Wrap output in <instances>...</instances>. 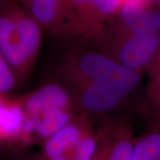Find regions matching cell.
Returning <instances> with one entry per match:
<instances>
[{
	"label": "cell",
	"mask_w": 160,
	"mask_h": 160,
	"mask_svg": "<svg viewBox=\"0 0 160 160\" xmlns=\"http://www.w3.org/2000/svg\"><path fill=\"white\" fill-rule=\"evenodd\" d=\"M61 40L63 46L52 59V79L61 84L102 85L143 99L140 93L143 75L123 67L81 40Z\"/></svg>",
	"instance_id": "obj_1"
},
{
	"label": "cell",
	"mask_w": 160,
	"mask_h": 160,
	"mask_svg": "<svg viewBox=\"0 0 160 160\" xmlns=\"http://www.w3.org/2000/svg\"><path fill=\"white\" fill-rule=\"evenodd\" d=\"M42 39L43 29L27 6L14 0L0 5V54L20 86L34 69Z\"/></svg>",
	"instance_id": "obj_2"
},
{
	"label": "cell",
	"mask_w": 160,
	"mask_h": 160,
	"mask_svg": "<svg viewBox=\"0 0 160 160\" xmlns=\"http://www.w3.org/2000/svg\"><path fill=\"white\" fill-rule=\"evenodd\" d=\"M81 41L126 69L143 75L159 47L160 35L128 32L110 21L95 34Z\"/></svg>",
	"instance_id": "obj_3"
},
{
	"label": "cell",
	"mask_w": 160,
	"mask_h": 160,
	"mask_svg": "<svg viewBox=\"0 0 160 160\" xmlns=\"http://www.w3.org/2000/svg\"><path fill=\"white\" fill-rule=\"evenodd\" d=\"M78 115L97 124L103 119L142 109V98L129 96L109 86L87 82L62 84Z\"/></svg>",
	"instance_id": "obj_4"
},
{
	"label": "cell",
	"mask_w": 160,
	"mask_h": 160,
	"mask_svg": "<svg viewBox=\"0 0 160 160\" xmlns=\"http://www.w3.org/2000/svg\"><path fill=\"white\" fill-rule=\"evenodd\" d=\"M122 0H68L59 39L85 40L113 20Z\"/></svg>",
	"instance_id": "obj_5"
},
{
	"label": "cell",
	"mask_w": 160,
	"mask_h": 160,
	"mask_svg": "<svg viewBox=\"0 0 160 160\" xmlns=\"http://www.w3.org/2000/svg\"><path fill=\"white\" fill-rule=\"evenodd\" d=\"M98 142L91 160H132L137 137L131 115H122L97 123Z\"/></svg>",
	"instance_id": "obj_6"
},
{
	"label": "cell",
	"mask_w": 160,
	"mask_h": 160,
	"mask_svg": "<svg viewBox=\"0 0 160 160\" xmlns=\"http://www.w3.org/2000/svg\"><path fill=\"white\" fill-rule=\"evenodd\" d=\"M17 99L22 105L24 118H37L58 109H75L68 90L55 79H51Z\"/></svg>",
	"instance_id": "obj_7"
},
{
	"label": "cell",
	"mask_w": 160,
	"mask_h": 160,
	"mask_svg": "<svg viewBox=\"0 0 160 160\" xmlns=\"http://www.w3.org/2000/svg\"><path fill=\"white\" fill-rule=\"evenodd\" d=\"M111 22L119 29L132 33L160 35V11L150 4L126 2Z\"/></svg>",
	"instance_id": "obj_8"
},
{
	"label": "cell",
	"mask_w": 160,
	"mask_h": 160,
	"mask_svg": "<svg viewBox=\"0 0 160 160\" xmlns=\"http://www.w3.org/2000/svg\"><path fill=\"white\" fill-rule=\"evenodd\" d=\"M95 125L82 116L77 117L68 126L40 145L41 149L39 153L37 154L38 158L41 160H46L68 155L82 137Z\"/></svg>",
	"instance_id": "obj_9"
},
{
	"label": "cell",
	"mask_w": 160,
	"mask_h": 160,
	"mask_svg": "<svg viewBox=\"0 0 160 160\" xmlns=\"http://www.w3.org/2000/svg\"><path fill=\"white\" fill-rule=\"evenodd\" d=\"M146 73L148 83L143 92L142 109L147 121L146 131L160 132V45Z\"/></svg>",
	"instance_id": "obj_10"
},
{
	"label": "cell",
	"mask_w": 160,
	"mask_h": 160,
	"mask_svg": "<svg viewBox=\"0 0 160 160\" xmlns=\"http://www.w3.org/2000/svg\"><path fill=\"white\" fill-rule=\"evenodd\" d=\"M68 0H29L28 9L43 31L60 38Z\"/></svg>",
	"instance_id": "obj_11"
},
{
	"label": "cell",
	"mask_w": 160,
	"mask_h": 160,
	"mask_svg": "<svg viewBox=\"0 0 160 160\" xmlns=\"http://www.w3.org/2000/svg\"><path fill=\"white\" fill-rule=\"evenodd\" d=\"M23 123L24 112L17 98L0 96V139L20 141Z\"/></svg>",
	"instance_id": "obj_12"
},
{
	"label": "cell",
	"mask_w": 160,
	"mask_h": 160,
	"mask_svg": "<svg viewBox=\"0 0 160 160\" xmlns=\"http://www.w3.org/2000/svg\"><path fill=\"white\" fill-rule=\"evenodd\" d=\"M132 160H160V132L145 131L138 136Z\"/></svg>",
	"instance_id": "obj_13"
},
{
	"label": "cell",
	"mask_w": 160,
	"mask_h": 160,
	"mask_svg": "<svg viewBox=\"0 0 160 160\" xmlns=\"http://www.w3.org/2000/svg\"><path fill=\"white\" fill-rule=\"evenodd\" d=\"M19 86L13 71L0 54V96H7Z\"/></svg>",
	"instance_id": "obj_14"
},
{
	"label": "cell",
	"mask_w": 160,
	"mask_h": 160,
	"mask_svg": "<svg viewBox=\"0 0 160 160\" xmlns=\"http://www.w3.org/2000/svg\"><path fill=\"white\" fill-rule=\"evenodd\" d=\"M126 2H138V3H142V4H150V0H122L123 4H125Z\"/></svg>",
	"instance_id": "obj_15"
},
{
	"label": "cell",
	"mask_w": 160,
	"mask_h": 160,
	"mask_svg": "<svg viewBox=\"0 0 160 160\" xmlns=\"http://www.w3.org/2000/svg\"><path fill=\"white\" fill-rule=\"evenodd\" d=\"M14 160H40L38 156L36 155L34 157H22V158H16Z\"/></svg>",
	"instance_id": "obj_16"
},
{
	"label": "cell",
	"mask_w": 160,
	"mask_h": 160,
	"mask_svg": "<svg viewBox=\"0 0 160 160\" xmlns=\"http://www.w3.org/2000/svg\"><path fill=\"white\" fill-rule=\"evenodd\" d=\"M14 1H16L18 3H20V4H22L25 6H28V4H29V0H14Z\"/></svg>",
	"instance_id": "obj_17"
},
{
	"label": "cell",
	"mask_w": 160,
	"mask_h": 160,
	"mask_svg": "<svg viewBox=\"0 0 160 160\" xmlns=\"http://www.w3.org/2000/svg\"><path fill=\"white\" fill-rule=\"evenodd\" d=\"M6 1H7V0H0V5H1V4H3V3H4V2H6Z\"/></svg>",
	"instance_id": "obj_18"
}]
</instances>
